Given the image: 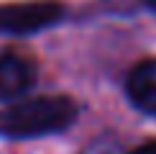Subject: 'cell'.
I'll return each mask as SVG.
<instances>
[{
    "label": "cell",
    "instance_id": "1",
    "mask_svg": "<svg viewBox=\"0 0 156 154\" xmlns=\"http://www.w3.org/2000/svg\"><path fill=\"white\" fill-rule=\"evenodd\" d=\"M80 108L69 95H36L0 111L3 139H41L62 134L77 121Z\"/></svg>",
    "mask_w": 156,
    "mask_h": 154
},
{
    "label": "cell",
    "instance_id": "2",
    "mask_svg": "<svg viewBox=\"0 0 156 154\" xmlns=\"http://www.w3.org/2000/svg\"><path fill=\"white\" fill-rule=\"evenodd\" d=\"M64 5L59 0H21L0 5V34L5 36H31L51 28L64 18Z\"/></svg>",
    "mask_w": 156,
    "mask_h": 154
},
{
    "label": "cell",
    "instance_id": "3",
    "mask_svg": "<svg viewBox=\"0 0 156 154\" xmlns=\"http://www.w3.org/2000/svg\"><path fill=\"white\" fill-rule=\"evenodd\" d=\"M36 82V67L28 57L18 51H3L0 54V100L21 98L26 90Z\"/></svg>",
    "mask_w": 156,
    "mask_h": 154
},
{
    "label": "cell",
    "instance_id": "4",
    "mask_svg": "<svg viewBox=\"0 0 156 154\" xmlns=\"http://www.w3.org/2000/svg\"><path fill=\"white\" fill-rule=\"evenodd\" d=\"M128 100L146 116H156V59H141L126 80Z\"/></svg>",
    "mask_w": 156,
    "mask_h": 154
},
{
    "label": "cell",
    "instance_id": "5",
    "mask_svg": "<svg viewBox=\"0 0 156 154\" xmlns=\"http://www.w3.org/2000/svg\"><path fill=\"white\" fill-rule=\"evenodd\" d=\"M131 154H156V141H146V144L136 146Z\"/></svg>",
    "mask_w": 156,
    "mask_h": 154
},
{
    "label": "cell",
    "instance_id": "6",
    "mask_svg": "<svg viewBox=\"0 0 156 154\" xmlns=\"http://www.w3.org/2000/svg\"><path fill=\"white\" fill-rule=\"evenodd\" d=\"M144 5H148L151 10H156V0H144Z\"/></svg>",
    "mask_w": 156,
    "mask_h": 154
}]
</instances>
